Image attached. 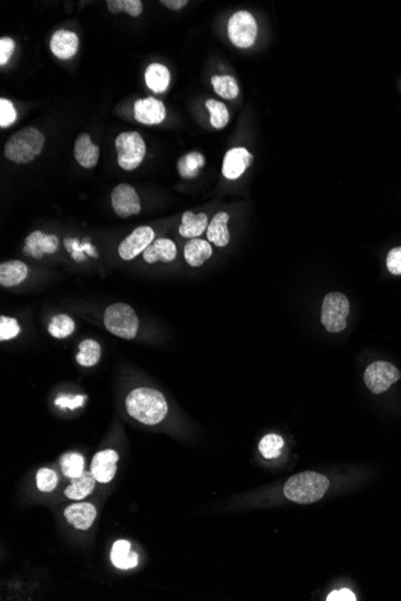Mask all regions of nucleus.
<instances>
[{"instance_id": "f257e3e1", "label": "nucleus", "mask_w": 401, "mask_h": 601, "mask_svg": "<svg viewBox=\"0 0 401 601\" xmlns=\"http://www.w3.org/2000/svg\"><path fill=\"white\" fill-rule=\"evenodd\" d=\"M125 404L130 416L146 425L161 423L168 411L166 399L161 392L150 388L132 390L126 397Z\"/></svg>"}, {"instance_id": "f03ea898", "label": "nucleus", "mask_w": 401, "mask_h": 601, "mask_svg": "<svg viewBox=\"0 0 401 601\" xmlns=\"http://www.w3.org/2000/svg\"><path fill=\"white\" fill-rule=\"evenodd\" d=\"M328 488L327 476L316 472H302L286 481L284 495L288 500L298 504H311L320 500Z\"/></svg>"}, {"instance_id": "7ed1b4c3", "label": "nucleus", "mask_w": 401, "mask_h": 601, "mask_svg": "<svg viewBox=\"0 0 401 601\" xmlns=\"http://www.w3.org/2000/svg\"><path fill=\"white\" fill-rule=\"evenodd\" d=\"M44 146V135L35 128H25L8 138L5 144V156L15 163H29L40 155Z\"/></svg>"}, {"instance_id": "20e7f679", "label": "nucleus", "mask_w": 401, "mask_h": 601, "mask_svg": "<svg viewBox=\"0 0 401 601\" xmlns=\"http://www.w3.org/2000/svg\"><path fill=\"white\" fill-rule=\"evenodd\" d=\"M107 330L122 339L132 340L137 335L138 318L132 307L117 303L107 307L104 316Z\"/></svg>"}, {"instance_id": "39448f33", "label": "nucleus", "mask_w": 401, "mask_h": 601, "mask_svg": "<svg viewBox=\"0 0 401 601\" xmlns=\"http://www.w3.org/2000/svg\"><path fill=\"white\" fill-rule=\"evenodd\" d=\"M118 163L123 170L134 171L146 156V143L138 132H123L116 138Z\"/></svg>"}, {"instance_id": "423d86ee", "label": "nucleus", "mask_w": 401, "mask_h": 601, "mask_svg": "<svg viewBox=\"0 0 401 601\" xmlns=\"http://www.w3.org/2000/svg\"><path fill=\"white\" fill-rule=\"evenodd\" d=\"M350 302L346 295L338 292L329 293L324 298L321 312V322L329 333H339L347 326Z\"/></svg>"}, {"instance_id": "0eeeda50", "label": "nucleus", "mask_w": 401, "mask_h": 601, "mask_svg": "<svg viewBox=\"0 0 401 601\" xmlns=\"http://www.w3.org/2000/svg\"><path fill=\"white\" fill-rule=\"evenodd\" d=\"M257 23L255 17L247 11H238L228 20L227 32L232 44L240 49H249L257 37Z\"/></svg>"}, {"instance_id": "6e6552de", "label": "nucleus", "mask_w": 401, "mask_h": 601, "mask_svg": "<svg viewBox=\"0 0 401 601\" xmlns=\"http://www.w3.org/2000/svg\"><path fill=\"white\" fill-rule=\"evenodd\" d=\"M401 373L393 364L388 361H375L366 367L364 382L374 394H382L400 380Z\"/></svg>"}, {"instance_id": "1a4fd4ad", "label": "nucleus", "mask_w": 401, "mask_h": 601, "mask_svg": "<svg viewBox=\"0 0 401 601\" xmlns=\"http://www.w3.org/2000/svg\"><path fill=\"white\" fill-rule=\"evenodd\" d=\"M112 206L119 218H129L140 214L141 202L137 192L129 184H119L112 192Z\"/></svg>"}, {"instance_id": "9d476101", "label": "nucleus", "mask_w": 401, "mask_h": 601, "mask_svg": "<svg viewBox=\"0 0 401 601\" xmlns=\"http://www.w3.org/2000/svg\"><path fill=\"white\" fill-rule=\"evenodd\" d=\"M154 230L150 227H138L126 237L118 247V254L124 261H131L138 254H142L154 240Z\"/></svg>"}, {"instance_id": "9b49d317", "label": "nucleus", "mask_w": 401, "mask_h": 601, "mask_svg": "<svg viewBox=\"0 0 401 601\" xmlns=\"http://www.w3.org/2000/svg\"><path fill=\"white\" fill-rule=\"evenodd\" d=\"M135 119L144 125H158L165 120L166 109L154 97L141 99L135 102Z\"/></svg>"}, {"instance_id": "f8f14e48", "label": "nucleus", "mask_w": 401, "mask_h": 601, "mask_svg": "<svg viewBox=\"0 0 401 601\" xmlns=\"http://www.w3.org/2000/svg\"><path fill=\"white\" fill-rule=\"evenodd\" d=\"M119 460L117 452L107 449L97 452L92 460V474L97 481L107 484L113 481L117 472V462Z\"/></svg>"}, {"instance_id": "ddd939ff", "label": "nucleus", "mask_w": 401, "mask_h": 601, "mask_svg": "<svg viewBox=\"0 0 401 601\" xmlns=\"http://www.w3.org/2000/svg\"><path fill=\"white\" fill-rule=\"evenodd\" d=\"M252 155L245 148L228 150L223 158V174L228 180H235L252 165Z\"/></svg>"}, {"instance_id": "4468645a", "label": "nucleus", "mask_w": 401, "mask_h": 601, "mask_svg": "<svg viewBox=\"0 0 401 601\" xmlns=\"http://www.w3.org/2000/svg\"><path fill=\"white\" fill-rule=\"evenodd\" d=\"M58 247L59 240L56 235H46L40 230H37L25 239L23 251L25 254H30L34 259H40L45 254H54L58 250Z\"/></svg>"}, {"instance_id": "2eb2a0df", "label": "nucleus", "mask_w": 401, "mask_h": 601, "mask_svg": "<svg viewBox=\"0 0 401 601\" xmlns=\"http://www.w3.org/2000/svg\"><path fill=\"white\" fill-rule=\"evenodd\" d=\"M78 44L80 41L76 32L63 29L53 34L49 47L56 57L65 61L73 58L78 53Z\"/></svg>"}, {"instance_id": "dca6fc26", "label": "nucleus", "mask_w": 401, "mask_h": 601, "mask_svg": "<svg viewBox=\"0 0 401 601\" xmlns=\"http://www.w3.org/2000/svg\"><path fill=\"white\" fill-rule=\"evenodd\" d=\"M64 516L75 528L87 531L97 519V509L90 503H76L65 509Z\"/></svg>"}, {"instance_id": "f3484780", "label": "nucleus", "mask_w": 401, "mask_h": 601, "mask_svg": "<svg viewBox=\"0 0 401 601\" xmlns=\"http://www.w3.org/2000/svg\"><path fill=\"white\" fill-rule=\"evenodd\" d=\"M73 155L78 160V163L85 168H93L97 165L100 149L97 144H94L88 133H81L75 142L73 147Z\"/></svg>"}, {"instance_id": "a211bd4d", "label": "nucleus", "mask_w": 401, "mask_h": 601, "mask_svg": "<svg viewBox=\"0 0 401 601\" xmlns=\"http://www.w3.org/2000/svg\"><path fill=\"white\" fill-rule=\"evenodd\" d=\"M175 256H177V247L175 242L170 239L164 238L155 240L143 252V259L149 264L159 261L165 263L172 262L175 259Z\"/></svg>"}, {"instance_id": "6ab92c4d", "label": "nucleus", "mask_w": 401, "mask_h": 601, "mask_svg": "<svg viewBox=\"0 0 401 601\" xmlns=\"http://www.w3.org/2000/svg\"><path fill=\"white\" fill-rule=\"evenodd\" d=\"M111 561L118 569H134L138 564L137 553L131 551L129 541L118 540L111 551Z\"/></svg>"}, {"instance_id": "aec40b11", "label": "nucleus", "mask_w": 401, "mask_h": 601, "mask_svg": "<svg viewBox=\"0 0 401 601\" xmlns=\"http://www.w3.org/2000/svg\"><path fill=\"white\" fill-rule=\"evenodd\" d=\"M28 276V266L22 261H8L0 266V285L3 287L18 286Z\"/></svg>"}, {"instance_id": "412c9836", "label": "nucleus", "mask_w": 401, "mask_h": 601, "mask_svg": "<svg viewBox=\"0 0 401 601\" xmlns=\"http://www.w3.org/2000/svg\"><path fill=\"white\" fill-rule=\"evenodd\" d=\"M211 254H213V249L211 244L202 239H190V242H187L184 247L185 261L189 266L195 268L203 266V263L211 259Z\"/></svg>"}, {"instance_id": "4be33fe9", "label": "nucleus", "mask_w": 401, "mask_h": 601, "mask_svg": "<svg viewBox=\"0 0 401 601\" xmlns=\"http://www.w3.org/2000/svg\"><path fill=\"white\" fill-rule=\"evenodd\" d=\"M228 220H230V215L225 211H220L215 215L211 223L208 225V242H213L216 247H226L227 244L230 242V232L227 228Z\"/></svg>"}, {"instance_id": "5701e85b", "label": "nucleus", "mask_w": 401, "mask_h": 601, "mask_svg": "<svg viewBox=\"0 0 401 601\" xmlns=\"http://www.w3.org/2000/svg\"><path fill=\"white\" fill-rule=\"evenodd\" d=\"M208 228L207 215L194 214L192 211H185L183 214L182 225L179 226V235L184 238L195 239L204 233Z\"/></svg>"}, {"instance_id": "b1692460", "label": "nucleus", "mask_w": 401, "mask_h": 601, "mask_svg": "<svg viewBox=\"0 0 401 601\" xmlns=\"http://www.w3.org/2000/svg\"><path fill=\"white\" fill-rule=\"evenodd\" d=\"M95 481L97 479L92 473L83 472L78 478L71 479V484L65 488V496L73 500H85V497L93 492Z\"/></svg>"}, {"instance_id": "393cba45", "label": "nucleus", "mask_w": 401, "mask_h": 601, "mask_svg": "<svg viewBox=\"0 0 401 601\" xmlns=\"http://www.w3.org/2000/svg\"><path fill=\"white\" fill-rule=\"evenodd\" d=\"M171 81L170 71L165 65L154 63L146 70V83L154 93H164L168 88Z\"/></svg>"}, {"instance_id": "a878e982", "label": "nucleus", "mask_w": 401, "mask_h": 601, "mask_svg": "<svg viewBox=\"0 0 401 601\" xmlns=\"http://www.w3.org/2000/svg\"><path fill=\"white\" fill-rule=\"evenodd\" d=\"M204 163H206V160H204L202 154L197 153V151L187 154L185 156H183L178 160L179 174L183 178H187V179L197 177L199 170L202 168Z\"/></svg>"}, {"instance_id": "bb28decb", "label": "nucleus", "mask_w": 401, "mask_h": 601, "mask_svg": "<svg viewBox=\"0 0 401 601\" xmlns=\"http://www.w3.org/2000/svg\"><path fill=\"white\" fill-rule=\"evenodd\" d=\"M80 352L76 355L78 363L82 366L90 367L97 365L101 357V347L94 340H85L80 343Z\"/></svg>"}, {"instance_id": "cd10ccee", "label": "nucleus", "mask_w": 401, "mask_h": 601, "mask_svg": "<svg viewBox=\"0 0 401 601\" xmlns=\"http://www.w3.org/2000/svg\"><path fill=\"white\" fill-rule=\"evenodd\" d=\"M211 85H213L215 93L223 99H227V100H233L240 94V87L232 76H227V75L225 76H213L211 77Z\"/></svg>"}, {"instance_id": "c85d7f7f", "label": "nucleus", "mask_w": 401, "mask_h": 601, "mask_svg": "<svg viewBox=\"0 0 401 601\" xmlns=\"http://www.w3.org/2000/svg\"><path fill=\"white\" fill-rule=\"evenodd\" d=\"M61 471L64 473V476H68L70 479L78 478L81 476L82 473L85 472V459L83 456L76 452H70L61 456Z\"/></svg>"}, {"instance_id": "c756f323", "label": "nucleus", "mask_w": 401, "mask_h": 601, "mask_svg": "<svg viewBox=\"0 0 401 601\" xmlns=\"http://www.w3.org/2000/svg\"><path fill=\"white\" fill-rule=\"evenodd\" d=\"M49 331L56 339H65L75 331V322L68 315L54 316L49 323Z\"/></svg>"}, {"instance_id": "7c9ffc66", "label": "nucleus", "mask_w": 401, "mask_h": 601, "mask_svg": "<svg viewBox=\"0 0 401 601\" xmlns=\"http://www.w3.org/2000/svg\"><path fill=\"white\" fill-rule=\"evenodd\" d=\"M209 113H211V124L215 129H223L230 121V113L226 105L216 100H207L206 102Z\"/></svg>"}, {"instance_id": "2f4dec72", "label": "nucleus", "mask_w": 401, "mask_h": 601, "mask_svg": "<svg viewBox=\"0 0 401 601\" xmlns=\"http://www.w3.org/2000/svg\"><path fill=\"white\" fill-rule=\"evenodd\" d=\"M106 4L113 15L124 11L131 17H138L143 11L142 1L140 0H107Z\"/></svg>"}, {"instance_id": "473e14b6", "label": "nucleus", "mask_w": 401, "mask_h": 601, "mask_svg": "<svg viewBox=\"0 0 401 601\" xmlns=\"http://www.w3.org/2000/svg\"><path fill=\"white\" fill-rule=\"evenodd\" d=\"M285 442L279 435H267L259 442V449L264 459L272 460L280 455L281 449L284 448Z\"/></svg>"}, {"instance_id": "72a5a7b5", "label": "nucleus", "mask_w": 401, "mask_h": 601, "mask_svg": "<svg viewBox=\"0 0 401 601\" xmlns=\"http://www.w3.org/2000/svg\"><path fill=\"white\" fill-rule=\"evenodd\" d=\"M37 488L42 492H52L53 490L57 488V473L49 469H39L37 473Z\"/></svg>"}, {"instance_id": "f704fd0d", "label": "nucleus", "mask_w": 401, "mask_h": 601, "mask_svg": "<svg viewBox=\"0 0 401 601\" xmlns=\"http://www.w3.org/2000/svg\"><path fill=\"white\" fill-rule=\"evenodd\" d=\"M20 328L17 319L1 316L0 317V340L8 341L20 334Z\"/></svg>"}, {"instance_id": "c9c22d12", "label": "nucleus", "mask_w": 401, "mask_h": 601, "mask_svg": "<svg viewBox=\"0 0 401 601\" xmlns=\"http://www.w3.org/2000/svg\"><path fill=\"white\" fill-rule=\"evenodd\" d=\"M17 112L13 102L6 99L0 100V128H8L16 121Z\"/></svg>"}, {"instance_id": "e433bc0d", "label": "nucleus", "mask_w": 401, "mask_h": 601, "mask_svg": "<svg viewBox=\"0 0 401 601\" xmlns=\"http://www.w3.org/2000/svg\"><path fill=\"white\" fill-rule=\"evenodd\" d=\"M387 268L393 275H401V247H394L387 256Z\"/></svg>"}, {"instance_id": "4c0bfd02", "label": "nucleus", "mask_w": 401, "mask_h": 601, "mask_svg": "<svg viewBox=\"0 0 401 601\" xmlns=\"http://www.w3.org/2000/svg\"><path fill=\"white\" fill-rule=\"evenodd\" d=\"M85 399H87V396H61V397H58L56 399V404L59 408L75 409V408L82 407L85 402Z\"/></svg>"}, {"instance_id": "58836bf2", "label": "nucleus", "mask_w": 401, "mask_h": 601, "mask_svg": "<svg viewBox=\"0 0 401 601\" xmlns=\"http://www.w3.org/2000/svg\"><path fill=\"white\" fill-rule=\"evenodd\" d=\"M15 51V41L10 37H1L0 40V65L4 66Z\"/></svg>"}, {"instance_id": "ea45409f", "label": "nucleus", "mask_w": 401, "mask_h": 601, "mask_svg": "<svg viewBox=\"0 0 401 601\" xmlns=\"http://www.w3.org/2000/svg\"><path fill=\"white\" fill-rule=\"evenodd\" d=\"M327 601H356V594L353 593L352 590L349 588H341L338 590H333L332 593L328 594V597L326 599Z\"/></svg>"}, {"instance_id": "a19ab883", "label": "nucleus", "mask_w": 401, "mask_h": 601, "mask_svg": "<svg viewBox=\"0 0 401 601\" xmlns=\"http://www.w3.org/2000/svg\"><path fill=\"white\" fill-rule=\"evenodd\" d=\"M161 4L171 10H180L187 4V0H161Z\"/></svg>"}]
</instances>
